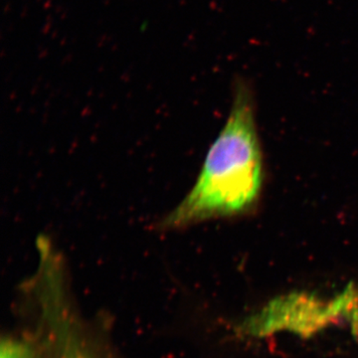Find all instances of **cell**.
<instances>
[{
  "label": "cell",
  "instance_id": "cell-1",
  "mask_svg": "<svg viewBox=\"0 0 358 358\" xmlns=\"http://www.w3.org/2000/svg\"><path fill=\"white\" fill-rule=\"evenodd\" d=\"M264 159L255 102L244 85L235 90L227 121L212 143L187 195L159 222L180 230L213 219L246 215L262 195Z\"/></svg>",
  "mask_w": 358,
  "mask_h": 358
},
{
  "label": "cell",
  "instance_id": "cell-2",
  "mask_svg": "<svg viewBox=\"0 0 358 358\" xmlns=\"http://www.w3.org/2000/svg\"><path fill=\"white\" fill-rule=\"evenodd\" d=\"M0 358H36L32 345L26 341L3 338L0 345Z\"/></svg>",
  "mask_w": 358,
  "mask_h": 358
}]
</instances>
